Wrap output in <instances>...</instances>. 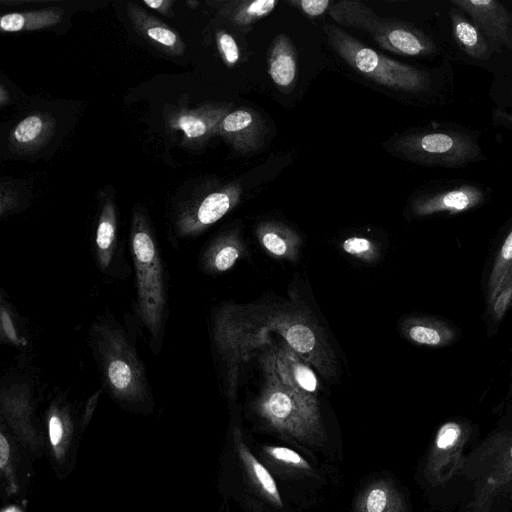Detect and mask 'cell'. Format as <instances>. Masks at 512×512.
<instances>
[{
  "label": "cell",
  "mask_w": 512,
  "mask_h": 512,
  "mask_svg": "<svg viewBox=\"0 0 512 512\" xmlns=\"http://www.w3.org/2000/svg\"><path fill=\"white\" fill-rule=\"evenodd\" d=\"M89 339L108 392L124 403L144 402L150 396L146 370L124 328L114 318L100 316Z\"/></svg>",
  "instance_id": "1"
},
{
  "label": "cell",
  "mask_w": 512,
  "mask_h": 512,
  "mask_svg": "<svg viewBox=\"0 0 512 512\" xmlns=\"http://www.w3.org/2000/svg\"><path fill=\"white\" fill-rule=\"evenodd\" d=\"M135 269L137 315L149 337L151 350L162 347L168 313V295L160 248L143 217H135L131 237Z\"/></svg>",
  "instance_id": "2"
},
{
  "label": "cell",
  "mask_w": 512,
  "mask_h": 512,
  "mask_svg": "<svg viewBox=\"0 0 512 512\" xmlns=\"http://www.w3.org/2000/svg\"><path fill=\"white\" fill-rule=\"evenodd\" d=\"M478 135L455 124H432L399 136L393 147L399 157L416 164L459 168L486 159Z\"/></svg>",
  "instance_id": "3"
},
{
  "label": "cell",
  "mask_w": 512,
  "mask_h": 512,
  "mask_svg": "<svg viewBox=\"0 0 512 512\" xmlns=\"http://www.w3.org/2000/svg\"><path fill=\"white\" fill-rule=\"evenodd\" d=\"M324 31L331 48L349 66L374 82L410 93L430 87L428 72L388 58L334 25H326Z\"/></svg>",
  "instance_id": "4"
},
{
  "label": "cell",
  "mask_w": 512,
  "mask_h": 512,
  "mask_svg": "<svg viewBox=\"0 0 512 512\" xmlns=\"http://www.w3.org/2000/svg\"><path fill=\"white\" fill-rule=\"evenodd\" d=\"M462 475L474 483L472 512H489L512 485V430L490 435L466 456Z\"/></svg>",
  "instance_id": "5"
},
{
  "label": "cell",
  "mask_w": 512,
  "mask_h": 512,
  "mask_svg": "<svg viewBox=\"0 0 512 512\" xmlns=\"http://www.w3.org/2000/svg\"><path fill=\"white\" fill-rule=\"evenodd\" d=\"M257 404L260 415L276 430L297 441L316 445L323 439L317 403L304 401L269 375Z\"/></svg>",
  "instance_id": "6"
},
{
  "label": "cell",
  "mask_w": 512,
  "mask_h": 512,
  "mask_svg": "<svg viewBox=\"0 0 512 512\" xmlns=\"http://www.w3.org/2000/svg\"><path fill=\"white\" fill-rule=\"evenodd\" d=\"M471 434V426L461 420H448L438 428L424 465V477L432 486H443L462 475Z\"/></svg>",
  "instance_id": "7"
},
{
  "label": "cell",
  "mask_w": 512,
  "mask_h": 512,
  "mask_svg": "<svg viewBox=\"0 0 512 512\" xmlns=\"http://www.w3.org/2000/svg\"><path fill=\"white\" fill-rule=\"evenodd\" d=\"M490 197V189L468 180H445L419 193L411 202L417 217L455 215L475 209Z\"/></svg>",
  "instance_id": "8"
},
{
  "label": "cell",
  "mask_w": 512,
  "mask_h": 512,
  "mask_svg": "<svg viewBox=\"0 0 512 512\" xmlns=\"http://www.w3.org/2000/svg\"><path fill=\"white\" fill-rule=\"evenodd\" d=\"M374 40L384 49L405 56H427L436 51V45L414 26L376 16L367 28Z\"/></svg>",
  "instance_id": "9"
},
{
  "label": "cell",
  "mask_w": 512,
  "mask_h": 512,
  "mask_svg": "<svg viewBox=\"0 0 512 512\" xmlns=\"http://www.w3.org/2000/svg\"><path fill=\"white\" fill-rule=\"evenodd\" d=\"M480 28L494 48L500 45L512 50V13L495 0H451Z\"/></svg>",
  "instance_id": "10"
},
{
  "label": "cell",
  "mask_w": 512,
  "mask_h": 512,
  "mask_svg": "<svg viewBox=\"0 0 512 512\" xmlns=\"http://www.w3.org/2000/svg\"><path fill=\"white\" fill-rule=\"evenodd\" d=\"M267 372L296 397L317 403L314 393L318 382L314 372L303 363L298 353L284 348L266 362Z\"/></svg>",
  "instance_id": "11"
},
{
  "label": "cell",
  "mask_w": 512,
  "mask_h": 512,
  "mask_svg": "<svg viewBox=\"0 0 512 512\" xmlns=\"http://www.w3.org/2000/svg\"><path fill=\"white\" fill-rule=\"evenodd\" d=\"M241 189L232 184L223 190L207 195L195 208L180 215L176 223L180 237L194 236L207 226L221 219L240 198Z\"/></svg>",
  "instance_id": "12"
},
{
  "label": "cell",
  "mask_w": 512,
  "mask_h": 512,
  "mask_svg": "<svg viewBox=\"0 0 512 512\" xmlns=\"http://www.w3.org/2000/svg\"><path fill=\"white\" fill-rule=\"evenodd\" d=\"M264 132L261 115L247 107L229 112L217 129V134L242 154L256 151L262 145Z\"/></svg>",
  "instance_id": "13"
},
{
  "label": "cell",
  "mask_w": 512,
  "mask_h": 512,
  "mask_svg": "<svg viewBox=\"0 0 512 512\" xmlns=\"http://www.w3.org/2000/svg\"><path fill=\"white\" fill-rule=\"evenodd\" d=\"M118 248L116 217L112 205L104 206L95 234V257L99 269L110 276L121 277L125 268Z\"/></svg>",
  "instance_id": "14"
},
{
  "label": "cell",
  "mask_w": 512,
  "mask_h": 512,
  "mask_svg": "<svg viewBox=\"0 0 512 512\" xmlns=\"http://www.w3.org/2000/svg\"><path fill=\"white\" fill-rule=\"evenodd\" d=\"M268 73L273 83L282 91L293 88L297 78V54L290 38L278 34L268 52Z\"/></svg>",
  "instance_id": "15"
},
{
  "label": "cell",
  "mask_w": 512,
  "mask_h": 512,
  "mask_svg": "<svg viewBox=\"0 0 512 512\" xmlns=\"http://www.w3.org/2000/svg\"><path fill=\"white\" fill-rule=\"evenodd\" d=\"M403 329L411 341L433 348L448 346L458 336L454 326L436 317L409 318Z\"/></svg>",
  "instance_id": "16"
},
{
  "label": "cell",
  "mask_w": 512,
  "mask_h": 512,
  "mask_svg": "<svg viewBox=\"0 0 512 512\" xmlns=\"http://www.w3.org/2000/svg\"><path fill=\"white\" fill-rule=\"evenodd\" d=\"M449 16L452 34L460 49L471 58L488 59L494 48L480 28L456 7L450 9Z\"/></svg>",
  "instance_id": "17"
},
{
  "label": "cell",
  "mask_w": 512,
  "mask_h": 512,
  "mask_svg": "<svg viewBox=\"0 0 512 512\" xmlns=\"http://www.w3.org/2000/svg\"><path fill=\"white\" fill-rule=\"evenodd\" d=\"M355 512H407V504L398 489L387 480L370 483L358 496Z\"/></svg>",
  "instance_id": "18"
},
{
  "label": "cell",
  "mask_w": 512,
  "mask_h": 512,
  "mask_svg": "<svg viewBox=\"0 0 512 512\" xmlns=\"http://www.w3.org/2000/svg\"><path fill=\"white\" fill-rule=\"evenodd\" d=\"M234 440L237 454L251 483L267 501L273 506L281 508L283 501L277 484L270 472L242 441L238 430L234 432Z\"/></svg>",
  "instance_id": "19"
},
{
  "label": "cell",
  "mask_w": 512,
  "mask_h": 512,
  "mask_svg": "<svg viewBox=\"0 0 512 512\" xmlns=\"http://www.w3.org/2000/svg\"><path fill=\"white\" fill-rule=\"evenodd\" d=\"M229 106H212L181 114L174 120L176 129L191 140H201L217 133L222 119L229 113Z\"/></svg>",
  "instance_id": "20"
},
{
  "label": "cell",
  "mask_w": 512,
  "mask_h": 512,
  "mask_svg": "<svg viewBox=\"0 0 512 512\" xmlns=\"http://www.w3.org/2000/svg\"><path fill=\"white\" fill-rule=\"evenodd\" d=\"M512 270V227L494 257L486 284V302L492 305Z\"/></svg>",
  "instance_id": "21"
},
{
  "label": "cell",
  "mask_w": 512,
  "mask_h": 512,
  "mask_svg": "<svg viewBox=\"0 0 512 512\" xmlns=\"http://www.w3.org/2000/svg\"><path fill=\"white\" fill-rule=\"evenodd\" d=\"M278 1L275 0H243L230 3L226 9L227 18L240 28L250 27L257 20L269 15Z\"/></svg>",
  "instance_id": "22"
},
{
  "label": "cell",
  "mask_w": 512,
  "mask_h": 512,
  "mask_svg": "<svg viewBox=\"0 0 512 512\" xmlns=\"http://www.w3.org/2000/svg\"><path fill=\"white\" fill-rule=\"evenodd\" d=\"M59 20L60 14L54 10L9 13L2 16L0 27L4 32H18L50 26Z\"/></svg>",
  "instance_id": "23"
},
{
  "label": "cell",
  "mask_w": 512,
  "mask_h": 512,
  "mask_svg": "<svg viewBox=\"0 0 512 512\" xmlns=\"http://www.w3.org/2000/svg\"><path fill=\"white\" fill-rule=\"evenodd\" d=\"M331 17L341 25L367 30L377 16L369 7L358 1H340L329 8Z\"/></svg>",
  "instance_id": "24"
},
{
  "label": "cell",
  "mask_w": 512,
  "mask_h": 512,
  "mask_svg": "<svg viewBox=\"0 0 512 512\" xmlns=\"http://www.w3.org/2000/svg\"><path fill=\"white\" fill-rule=\"evenodd\" d=\"M239 257L235 240L225 237L216 240L204 252L202 265L209 271L223 272L230 269Z\"/></svg>",
  "instance_id": "25"
},
{
  "label": "cell",
  "mask_w": 512,
  "mask_h": 512,
  "mask_svg": "<svg viewBox=\"0 0 512 512\" xmlns=\"http://www.w3.org/2000/svg\"><path fill=\"white\" fill-rule=\"evenodd\" d=\"M0 334L3 342L16 347H24L27 344L21 334L16 314L3 296L1 298Z\"/></svg>",
  "instance_id": "26"
},
{
  "label": "cell",
  "mask_w": 512,
  "mask_h": 512,
  "mask_svg": "<svg viewBox=\"0 0 512 512\" xmlns=\"http://www.w3.org/2000/svg\"><path fill=\"white\" fill-rule=\"evenodd\" d=\"M260 238L263 246L276 256H284L288 250L290 233L285 228L276 224H263L259 228Z\"/></svg>",
  "instance_id": "27"
},
{
  "label": "cell",
  "mask_w": 512,
  "mask_h": 512,
  "mask_svg": "<svg viewBox=\"0 0 512 512\" xmlns=\"http://www.w3.org/2000/svg\"><path fill=\"white\" fill-rule=\"evenodd\" d=\"M263 450L268 457L280 464L299 470H311L309 462L299 453L288 447L265 446Z\"/></svg>",
  "instance_id": "28"
},
{
  "label": "cell",
  "mask_w": 512,
  "mask_h": 512,
  "mask_svg": "<svg viewBox=\"0 0 512 512\" xmlns=\"http://www.w3.org/2000/svg\"><path fill=\"white\" fill-rule=\"evenodd\" d=\"M145 34L155 43L175 53L180 52L181 42L177 34L165 25L154 22L149 23L144 29Z\"/></svg>",
  "instance_id": "29"
},
{
  "label": "cell",
  "mask_w": 512,
  "mask_h": 512,
  "mask_svg": "<svg viewBox=\"0 0 512 512\" xmlns=\"http://www.w3.org/2000/svg\"><path fill=\"white\" fill-rule=\"evenodd\" d=\"M44 130V122L40 116L32 115L23 119L15 128L13 137L19 144H30L36 141Z\"/></svg>",
  "instance_id": "30"
},
{
  "label": "cell",
  "mask_w": 512,
  "mask_h": 512,
  "mask_svg": "<svg viewBox=\"0 0 512 512\" xmlns=\"http://www.w3.org/2000/svg\"><path fill=\"white\" fill-rule=\"evenodd\" d=\"M66 413L58 404L52 405L49 412L48 430L51 445L58 447L65 435V426L67 422Z\"/></svg>",
  "instance_id": "31"
},
{
  "label": "cell",
  "mask_w": 512,
  "mask_h": 512,
  "mask_svg": "<svg viewBox=\"0 0 512 512\" xmlns=\"http://www.w3.org/2000/svg\"><path fill=\"white\" fill-rule=\"evenodd\" d=\"M217 45L227 66L235 65L239 60V49L234 38L225 31L217 34Z\"/></svg>",
  "instance_id": "32"
},
{
  "label": "cell",
  "mask_w": 512,
  "mask_h": 512,
  "mask_svg": "<svg viewBox=\"0 0 512 512\" xmlns=\"http://www.w3.org/2000/svg\"><path fill=\"white\" fill-rule=\"evenodd\" d=\"M289 4L297 7L309 17H318L329 9L331 2L329 0H293L289 1Z\"/></svg>",
  "instance_id": "33"
},
{
  "label": "cell",
  "mask_w": 512,
  "mask_h": 512,
  "mask_svg": "<svg viewBox=\"0 0 512 512\" xmlns=\"http://www.w3.org/2000/svg\"><path fill=\"white\" fill-rule=\"evenodd\" d=\"M343 249L353 255H361L372 250V243L362 237H350L343 242Z\"/></svg>",
  "instance_id": "34"
},
{
  "label": "cell",
  "mask_w": 512,
  "mask_h": 512,
  "mask_svg": "<svg viewBox=\"0 0 512 512\" xmlns=\"http://www.w3.org/2000/svg\"><path fill=\"white\" fill-rule=\"evenodd\" d=\"M10 457V445L4 434L0 435V467L4 469Z\"/></svg>",
  "instance_id": "35"
},
{
  "label": "cell",
  "mask_w": 512,
  "mask_h": 512,
  "mask_svg": "<svg viewBox=\"0 0 512 512\" xmlns=\"http://www.w3.org/2000/svg\"><path fill=\"white\" fill-rule=\"evenodd\" d=\"M494 118L498 123L512 127V112L496 110Z\"/></svg>",
  "instance_id": "36"
},
{
  "label": "cell",
  "mask_w": 512,
  "mask_h": 512,
  "mask_svg": "<svg viewBox=\"0 0 512 512\" xmlns=\"http://www.w3.org/2000/svg\"><path fill=\"white\" fill-rule=\"evenodd\" d=\"M144 3L147 4L149 7L153 8V9L163 11V9L166 8L164 6H169L172 2L171 1H164V0H157V1L145 0Z\"/></svg>",
  "instance_id": "37"
},
{
  "label": "cell",
  "mask_w": 512,
  "mask_h": 512,
  "mask_svg": "<svg viewBox=\"0 0 512 512\" xmlns=\"http://www.w3.org/2000/svg\"><path fill=\"white\" fill-rule=\"evenodd\" d=\"M503 287H510V289H512V270Z\"/></svg>",
  "instance_id": "38"
},
{
  "label": "cell",
  "mask_w": 512,
  "mask_h": 512,
  "mask_svg": "<svg viewBox=\"0 0 512 512\" xmlns=\"http://www.w3.org/2000/svg\"><path fill=\"white\" fill-rule=\"evenodd\" d=\"M2 512H22V511L15 506H10V507L4 509Z\"/></svg>",
  "instance_id": "39"
},
{
  "label": "cell",
  "mask_w": 512,
  "mask_h": 512,
  "mask_svg": "<svg viewBox=\"0 0 512 512\" xmlns=\"http://www.w3.org/2000/svg\"><path fill=\"white\" fill-rule=\"evenodd\" d=\"M510 492H511V499H512V489H511V491H510Z\"/></svg>",
  "instance_id": "40"
},
{
  "label": "cell",
  "mask_w": 512,
  "mask_h": 512,
  "mask_svg": "<svg viewBox=\"0 0 512 512\" xmlns=\"http://www.w3.org/2000/svg\"><path fill=\"white\" fill-rule=\"evenodd\" d=\"M511 92H512V87H511Z\"/></svg>",
  "instance_id": "41"
}]
</instances>
